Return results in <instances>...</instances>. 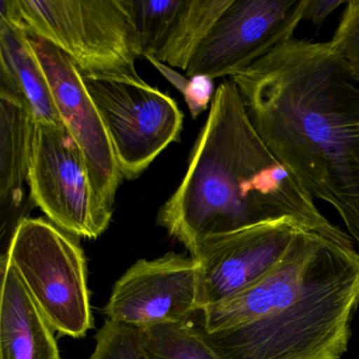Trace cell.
Here are the masks:
<instances>
[{
    "label": "cell",
    "instance_id": "obj_1",
    "mask_svg": "<svg viewBox=\"0 0 359 359\" xmlns=\"http://www.w3.org/2000/svg\"><path fill=\"white\" fill-rule=\"evenodd\" d=\"M232 81L273 154L359 247V83L344 60L329 43L293 39Z\"/></svg>",
    "mask_w": 359,
    "mask_h": 359
},
{
    "label": "cell",
    "instance_id": "obj_2",
    "mask_svg": "<svg viewBox=\"0 0 359 359\" xmlns=\"http://www.w3.org/2000/svg\"><path fill=\"white\" fill-rule=\"evenodd\" d=\"M359 306V253L304 229L259 280L205 306L220 359H340Z\"/></svg>",
    "mask_w": 359,
    "mask_h": 359
},
{
    "label": "cell",
    "instance_id": "obj_3",
    "mask_svg": "<svg viewBox=\"0 0 359 359\" xmlns=\"http://www.w3.org/2000/svg\"><path fill=\"white\" fill-rule=\"evenodd\" d=\"M292 217L304 228L353 248L254 127L236 83L217 88L207 121L177 190L157 222L190 254L212 237Z\"/></svg>",
    "mask_w": 359,
    "mask_h": 359
},
{
    "label": "cell",
    "instance_id": "obj_4",
    "mask_svg": "<svg viewBox=\"0 0 359 359\" xmlns=\"http://www.w3.org/2000/svg\"><path fill=\"white\" fill-rule=\"evenodd\" d=\"M0 12L67 54L83 75L140 79V47L121 0H1Z\"/></svg>",
    "mask_w": 359,
    "mask_h": 359
},
{
    "label": "cell",
    "instance_id": "obj_5",
    "mask_svg": "<svg viewBox=\"0 0 359 359\" xmlns=\"http://www.w3.org/2000/svg\"><path fill=\"white\" fill-rule=\"evenodd\" d=\"M54 332L81 338L94 327L87 262L75 236L43 218L22 219L6 255Z\"/></svg>",
    "mask_w": 359,
    "mask_h": 359
},
{
    "label": "cell",
    "instance_id": "obj_6",
    "mask_svg": "<svg viewBox=\"0 0 359 359\" xmlns=\"http://www.w3.org/2000/svg\"><path fill=\"white\" fill-rule=\"evenodd\" d=\"M83 77L110 136L121 175L135 180L178 140L184 114L171 96L142 79Z\"/></svg>",
    "mask_w": 359,
    "mask_h": 359
},
{
    "label": "cell",
    "instance_id": "obj_7",
    "mask_svg": "<svg viewBox=\"0 0 359 359\" xmlns=\"http://www.w3.org/2000/svg\"><path fill=\"white\" fill-rule=\"evenodd\" d=\"M28 184L34 205L65 232L95 239L108 229L113 210L98 197L87 161L65 126L35 123Z\"/></svg>",
    "mask_w": 359,
    "mask_h": 359
},
{
    "label": "cell",
    "instance_id": "obj_8",
    "mask_svg": "<svg viewBox=\"0 0 359 359\" xmlns=\"http://www.w3.org/2000/svg\"><path fill=\"white\" fill-rule=\"evenodd\" d=\"M306 0H232L195 52L186 75L215 79L243 72L293 39Z\"/></svg>",
    "mask_w": 359,
    "mask_h": 359
},
{
    "label": "cell",
    "instance_id": "obj_9",
    "mask_svg": "<svg viewBox=\"0 0 359 359\" xmlns=\"http://www.w3.org/2000/svg\"><path fill=\"white\" fill-rule=\"evenodd\" d=\"M304 229L294 218L283 217L203 241L191 254L199 264L201 311L262 278Z\"/></svg>",
    "mask_w": 359,
    "mask_h": 359
},
{
    "label": "cell",
    "instance_id": "obj_10",
    "mask_svg": "<svg viewBox=\"0 0 359 359\" xmlns=\"http://www.w3.org/2000/svg\"><path fill=\"white\" fill-rule=\"evenodd\" d=\"M27 35L47 77L60 121L87 161L98 197L113 210L123 175L110 136L83 75L55 46L37 35Z\"/></svg>",
    "mask_w": 359,
    "mask_h": 359
},
{
    "label": "cell",
    "instance_id": "obj_11",
    "mask_svg": "<svg viewBox=\"0 0 359 359\" xmlns=\"http://www.w3.org/2000/svg\"><path fill=\"white\" fill-rule=\"evenodd\" d=\"M198 298V262L168 253L133 264L115 283L104 313L111 320L144 329L190 320L201 312Z\"/></svg>",
    "mask_w": 359,
    "mask_h": 359
},
{
    "label": "cell",
    "instance_id": "obj_12",
    "mask_svg": "<svg viewBox=\"0 0 359 359\" xmlns=\"http://www.w3.org/2000/svg\"><path fill=\"white\" fill-rule=\"evenodd\" d=\"M140 56L188 70L195 52L232 0H121Z\"/></svg>",
    "mask_w": 359,
    "mask_h": 359
},
{
    "label": "cell",
    "instance_id": "obj_13",
    "mask_svg": "<svg viewBox=\"0 0 359 359\" xmlns=\"http://www.w3.org/2000/svg\"><path fill=\"white\" fill-rule=\"evenodd\" d=\"M35 121L24 102L0 87V205L1 239L9 245L22 218L24 186L29 180Z\"/></svg>",
    "mask_w": 359,
    "mask_h": 359
},
{
    "label": "cell",
    "instance_id": "obj_14",
    "mask_svg": "<svg viewBox=\"0 0 359 359\" xmlns=\"http://www.w3.org/2000/svg\"><path fill=\"white\" fill-rule=\"evenodd\" d=\"M0 359H60L53 329L7 258H1Z\"/></svg>",
    "mask_w": 359,
    "mask_h": 359
},
{
    "label": "cell",
    "instance_id": "obj_15",
    "mask_svg": "<svg viewBox=\"0 0 359 359\" xmlns=\"http://www.w3.org/2000/svg\"><path fill=\"white\" fill-rule=\"evenodd\" d=\"M0 87L15 94L35 123L64 126L28 35L0 18Z\"/></svg>",
    "mask_w": 359,
    "mask_h": 359
},
{
    "label": "cell",
    "instance_id": "obj_16",
    "mask_svg": "<svg viewBox=\"0 0 359 359\" xmlns=\"http://www.w3.org/2000/svg\"><path fill=\"white\" fill-rule=\"evenodd\" d=\"M148 359H220L190 320L138 329Z\"/></svg>",
    "mask_w": 359,
    "mask_h": 359
},
{
    "label": "cell",
    "instance_id": "obj_17",
    "mask_svg": "<svg viewBox=\"0 0 359 359\" xmlns=\"http://www.w3.org/2000/svg\"><path fill=\"white\" fill-rule=\"evenodd\" d=\"M95 340L91 359H148L140 342V331L131 325L107 319Z\"/></svg>",
    "mask_w": 359,
    "mask_h": 359
},
{
    "label": "cell",
    "instance_id": "obj_18",
    "mask_svg": "<svg viewBox=\"0 0 359 359\" xmlns=\"http://www.w3.org/2000/svg\"><path fill=\"white\" fill-rule=\"evenodd\" d=\"M329 43L344 60L353 79L359 83V0L346 3L337 30Z\"/></svg>",
    "mask_w": 359,
    "mask_h": 359
},
{
    "label": "cell",
    "instance_id": "obj_19",
    "mask_svg": "<svg viewBox=\"0 0 359 359\" xmlns=\"http://www.w3.org/2000/svg\"><path fill=\"white\" fill-rule=\"evenodd\" d=\"M148 60L176 89L182 92L193 118H197L213 100L215 95L213 79L205 76L184 79L170 67L155 60Z\"/></svg>",
    "mask_w": 359,
    "mask_h": 359
},
{
    "label": "cell",
    "instance_id": "obj_20",
    "mask_svg": "<svg viewBox=\"0 0 359 359\" xmlns=\"http://www.w3.org/2000/svg\"><path fill=\"white\" fill-rule=\"evenodd\" d=\"M346 3L342 0H306L302 20H311L315 26H320L332 12Z\"/></svg>",
    "mask_w": 359,
    "mask_h": 359
}]
</instances>
